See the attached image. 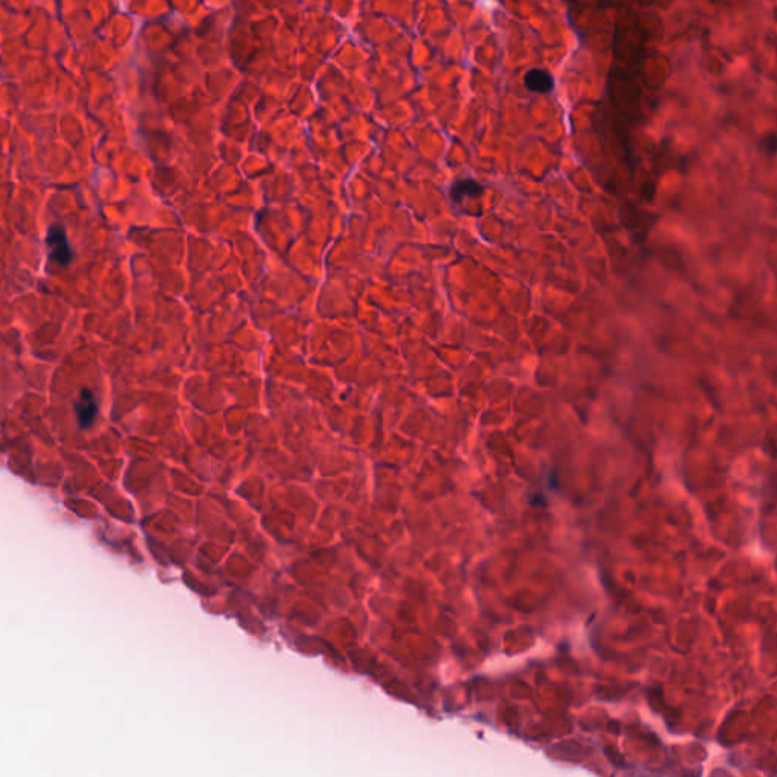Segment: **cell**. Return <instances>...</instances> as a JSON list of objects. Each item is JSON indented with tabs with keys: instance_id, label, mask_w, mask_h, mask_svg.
<instances>
[{
	"instance_id": "obj_1",
	"label": "cell",
	"mask_w": 777,
	"mask_h": 777,
	"mask_svg": "<svg viewBox=\"0 0 777 777\" xmlns=\"http://www.w3.org/2000/svg\"><path fill=\"white\" fill-rule=\"evenodd\" d=\"M49 248V258L50 262L58 263L61 266H67L72 262L73 253L70 248V243L67 240V234L64 228L61 225H52L48 231V239H46Z\"/></svg>"
},
{
	"instance_id": "obj_2",
	"label": "cell",
	"mask_w": 777,
	"mask_h": 777,
	"mask_svg": "<svg viewBox=\"0 0 777 777\" xmlns=\"http://www.w3.org/2000/svg\"><path fill=\"white\" fill-rule=\"evenodd\" d=\"M73 409L79 425L82 429H88L97 415V400L95 393L90 388H82L73 404Z\"/></svg>"
},
{
	"instance_id": "obj_3",
	"label": "cell",
	"mask_w": 777,
	"mask_h": 777,
	"mask_svg": "<svg viewBox=\"0 0 777 777\" xmlns=\"http://www.w3.org/2000/svg\"><path fill=\"white\" fill-rule=\"evenodd\" d=\"M524 83L533 93L547 95L554 88V78L544 68H531L525 73Z\"/></svg>"
},
{
	"instance_id": "obj_4",
	"label": "cell",
	"mask_w": 777,
	"mask_h": 777,
	"mask_svg": "<svg viewBox=\"0 0 777 777\" xmlns=\"http://www.w3.org/2000/svg\"><path fill=\"white\" fill-rule=\"evenodd\" d=\"M449 193H451V197H453L454 202H462L464 197H472V199H477V197L483 196L484 187L475 179L464 178V179L455 181L454 184L451 186Z\"/></svg>"
},
{
	"instance_id": "obj_5",
	"label": "cell",
	"mask_w": 777,
	"mask_h": 777,
	"mask_svg": "<svg viewBox=\"0 0 777 777\" xmlns=\"http://www.w3.org/2000/svg\"><path fill=\"white\" fill-rule=\"evenodd\" d=\"M760 146H763L765 149V152H768V154L773 155L776 152V135L771 132V134H768L767 137H764L763 141H760Z\"/></svg>"
},
{
	"instance_id": "obj_6",
	"label": "cell",
	"mask_w": 777,
	"mask_h": 777,
	"mask_svg": "<svg viewBox=\"0 0 777 777\" xmlns=\"http://www.w3.org/2000/svg\"><path fill=\"white\" fill-rule=\"evenodd\" d=\"M567 2H573V0H567Z\"/></svg>"
}]
</instances>
